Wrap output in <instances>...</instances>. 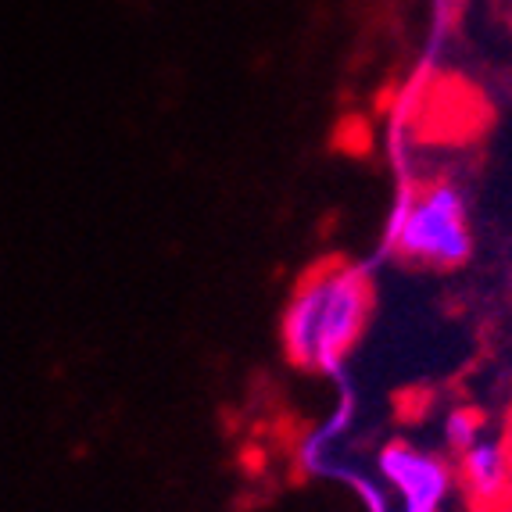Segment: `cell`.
<instances>
[{
    "instance_id": "6da1fadb",
    "label": "cell",
    "mask_w": 512,
    "mask_h": 512,
    "mask_svg": "<svg viewBox=\"0 0 512 512\" xmlns=\"http://www.w3.org/2000/svg\"><path fill=\"white\" fill-rule=\"evenodd\" d=\"M373 312V276L355 262L326 258L312 265L283 308V351L312 373H330L348 359Z\"/></svg>"
},
{
    "instance_id": "7a4b0ae2",
    "label": "cell",
    "mask_w": 512,
    "mask_h": 512,
    "mask_svg": "<svg viewBox=\"0 0 512 512\" xmlns=\"http://www.w3.org/2000/svg\"><path fill=\"white\" fill-rule=\"evenodd\" d=\"M391 251L427 269H459L473 255V222L466 197L452 180L409 190L391 222Z\"/></svg>"
},
{
    "instance_id": "3957f363",
    "label": "cell",
    "mask_w": 512,
    "mask_h": 512,
    "mask_svg": "<svg viewBox=\"0 0 512 512\" xmlns=\"http://www.w3.org/2000/svg\"><path fill=\"white\" fill-rule=\"evenodd\" d=\"M380 473L402 498V512H441L455 491V470L437 452L391 441L380 452Z\"/></svg>"
},
{
    "instance_id": "277c9868",
    "label": "cell",
    "mask_w": 512,
    "mask_h": 512,
    "mask_svg": "<svg viewBox=\"0 0 512 512\" xmlns=\"http://www.w3.org/2000/svg\"><path fill=\"white\" fill-rule=\"evenodd\" d=\"M455 484L473 512H509L512 505V455L509 448L491 437H480L466 452H459Z\"/></svg>"
},
{
    "instance_id": "5b68a950",
    "label": "cell",
    "mask_w": 512,
    "mask_h": 512,
    "mask_svg": "<svg viewBox=\"0 0 512 512\" xmlns=\"http://www.w3.org/2000/svg\"><path fill=\"white\" fill-rule=\"evenodd\" d=\"M480 437H484V419H480L477 409L462 405V409L448 412V419H444V441L452 444L455 452H466Z\"/></svg>"
},
{
    "instance_id": "8992f818",
    "label": "cell",
    "mask_w": 512,
    "mask_h": 512,
    "mask_svg": "<svg viewBox=\"0 0 512 512\" xmlns=\"http://www.w3.org/2000/svg\"><path fill=\"white\" fill-rule=\"evenodd\" d=\"M502 444L512 455V398H509V405H505V416H502Z\"/></svg>"
}]
</instances>
